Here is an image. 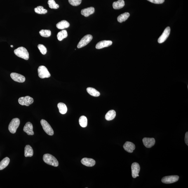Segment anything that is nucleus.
I'll return each instance as SVG.
<instances>
[{"label": "nucleus", "mask_w": 188, "mask_h": 188, "mask_svg": "<svg viewBox=\"0 0 188 188\" xmlns=\"http://www.w3.org/2000/svg\"><path fill=\"white\" fill-rule=\"evenodd\" d=\"M33 125L30 122H28L26 124L23 130L28 135H33L34 132L33 131Z\"/></svg>", "instance_id": "obj_14"}, {"label": "nucleus", "mask_w": 188, "mask_h": 188, "mask_svg": "<svg viewBox=\"0 0 188 188\" xmlns=\"http://www.w3.org/2000/svg\"><path fill=\"white\" fill-rule=\"evenodd\" d=\"M179 177L177 175L167 176L162 179V182L164 183L168 184L173 183L178 181Z\"/></svg>", "instance_id": "obj_8"}, {"label": "nucleus", "mask_w": 188, "mask_h": 188, "mask_svg": "<svg viewBox=\"0 0 188 188\" xmlns=\"http://www.w3.org/2000/svg\"><path fill=\"white\" fill-rule=\"evenodd\" d=\"M124 1L123 0H118L113 3V6L115 10H118L123 8L124 6Z\"/></svg>", "instance_id": "obj_19"}, {"label": "nucleus", "mask_w": 188, "mask_h": 188, "mask_svg": "<svg viewBox=\"0 0 188 188\" xmlns=\"http://www.w3.org/2000/svg\"><path fill=\"white\" fill-rule=\"evenodd\" d=\"M10 162V158H5L0 162V170H2L8 166Z\"/></svg>", "instance_id": "obj_24"}, {"label": "nucleus", "mask_w": 188, "mask_h": 188, "mask_svg": "<svg viewBox=\"0 0 188 188\" xmlns=\"http://www.w3.org/2000/svg\"><path fill=\"white\" fill-rule=\"evenodd\" d=\"M39 33L41 36L44 37H49L51 35V31L49 30H41Z\"/></svg>", "instance_id": "obj_29"}, {"label": "nucleus", "mask_w": 188, "mask_h": 188, "mask_svg": "<svg viewBox=\"0 0 188 188\" xmlns=\"http://www.w3.org/2000/svg\"><path fill=\"white\" fill-rule=\"evenodd\" d=\"M10 47H11V48H13V45H10Z\"/></svg>", "instance_id": "obj_35"}, {"label": "nucleus", "mask_w": 188, "mask_h": 188, "mask_svg": "<svg viewBox=\"0 0 188 188\" xmlns=\"http://www.w3.org/2000/svg\"><path fill=\"white\" fill-rule=\"evenodd\" d=\"M79 123L81 126L83 128H85L88 125V120L86 117L82 116L79 118Z\"/></svg>", "instance_id": "obj_27"}, {"label": "nucleus", "mask_w": 188, "mask_h": 188, "mask_svg": "<svg viewBox=\"0 0 188 188\" xmlns=\"http://www.w3.org/2000/svg\"><path fill=\"white\" fill-rule=\"evenodd\" d=\"M87 92L92 96L95 97H99L100 95V93L95 88L89 87L86 89Z\"/></svg>", "instance_id": "obj_22"}, {"label": "nucleus", "mask_w": 188, "mask_h": 188, "mask_svg": "<svg viewBox=\"0 0 188 188\" xmlns=\"http://www.w3.org/2000/svg\"><path fill=\"white\" fill-rule=\"evenodd\" d=\"M20 124V120L18 118H16L12 119L8 126V130L11 133L14 134L16 132Z\"/></svg>", "instance_id": "obj_3"}, {"label": "nucleus", "mask_w": 188, "mask_h": 188, "mask_svg": "<svg viewBox=\"0 0 188 188\" xmlns=\"http://www.w3.org/2000/svg\"><path fill=\"white\" fill-rule=\"evenodd\" d=\"M124 149L127 152L132 153L135 149V146L133 143L129 142H126L123 145Z\"/></svg>", "instance_id": "obj_16"}, {"label": "nucleus", "mask_w": 188, "mask_h": 188, "mask_svg": "<svg viewBox=\"0 0 188 188\" xmlns=\"http://www.w3.org/2000/svg\"><path fill=\"white\" fill-rule=\"evenodd\" d=\"M142 142L144 145L148 148H150L153 147L156 143V140L154 138H144L142 139Z\"/></svg>", "instance_id": "obj_12"}, {"label": "nucleus", "mask_w": 188, "mask_h": 188, "mask_svg": "<svg viewBox=\"0 0 188 188\" xmlns=\"http://www.w3.org/2000/svg\"><path fill=\"white\" fill-rule=\"evenodd\" d=\"M147 1L156 4H161L164 2L165 0H147Z\"/></svg>", "instance_id": "obj_33"}, {"label": "nucleus", "mask_w": 188, "mask_h": 188, "mask_svg": "<svg viewBox=\"0 0 188 188\" xmlns=\"http://www.w3.org/2000/svg\"><path fill=\"white\" fill-rule=\"evenodd\" d=\"M38 48L42 54H43V55H45V54H46L47 50L44 45L42 44H39L38 45Z\"/></svg>", "instance_id": "obj_31"}, {"label": "nucleus", "mask_w": 188, "mask_h": 188, "mask_svg": "<svg viewBox=\"0 0 188 188\" xmlns=\"http://www.w3.org/2000/svg\"><path fill=\"white\" fill-rule=\"evenodd\" d=\"M132 175L133 178L139 177V173L140 171V167L139 164L134 162L131 165Z\"/></svg>", "instance_id": "obj_10"}, {"label": "nucleus", "mask_w": 188, "mask_h": 188, "mask_svg": "<svg viewBox=\"0 0 188 188\" xmlns=\"http://www.w3.org/2000/svg\"><path fill=\"white\" fill-rule=\"evenodd\" d=\"M68 34L67 31L65 30H63L60 31L57 35V39L59 41H62L64 38L67 37Z\"/></svg>", "instance_id": "obj_26"}, {"label": "nucleus", "mask_w": 188, "mask_h": 188, "mask_svg": "<svg viewBox=\"0 0 188 188\" xmlns=\"http://www.w3.org/2000/svg\"><path fill=\"white\" fill-rule=\"evenodd\" d=\"M34 151L32 148L29 145H26L24 149V156L26 157H32Z\"/></svg>", "instance_id": "obj_20"}, {"label": "nucleus", "mask_w": 188, "mask_h": 188, "mask_svg": "<svg viewBox=\"0 0 188 188\" xmlns=\"http://www.w3.org/2000/svg\"><path fill=\"white\" fill-rule=\"evenodd\" d=\"M18 102L21 105L28 106L34 102V99L29 96H27L19 98Z\"/></svg>", "instance_id": "obj_7"}, {"label": "nucleus", "mask_w": 188, "mask_h": 188, "mask_svg": "<svg viewBox=\"0 0 188 188\" xmlns=\"http://www.w3.org/2000/svg\"><path fill=\"white\" fill-rule=\"evenodd\" d=\"M35 12L38 14H45L48 12V10L44 8L42 6H38L34 9Z\"/></svg>", "instance_id": "obj_28"}, {"label": "nucleus", "mask_w": 188, "mask_h": 188, "mask_svg": "<svg viewBox=\"0 0 188 188\" xmlns=\"http://www.w3.org/2000/svg\"><path fill=\"white\" fill-rule=\"evenodd\" d=\"M82 0H68L70 4L73 6H77L81 4Z\"/></svg>", "instance_id": "obj_32"}, {"label": "nucleus", "mask_w": 188, "mask_h": 188, "mask_svg": "<svg viewBox=\"0 0 188 188\" xmlns=\"http://www.w3.org/2000/svg\"><path fill=\"white\" fill-rule=\"evenodd\" d=\"M59 112L62 114H65L67 112V108L66 104L60 102L57 104Z\"/></svg>", "instance_id": "obj_23"}, {"label": "nucleus", "mask_w": 188, "mask_h": 188, "mask_svg": "<svg viewBox=\"0 0 188 188\" xmlns=\"http://www.w3.org/2000/svg\"><path fill=\"white\" fill-rule=\"evenodd\" d=\"M41 123L43 130L48 135H53L54 134V131L50 125L46 120H41Z\"/></svg>", "instance_id": "obj_5"}, {"label": "nucleus", "mask_w": 188, "mask_h": 188, "mask_svg": "<svg viewBox=\"0 0 188 188\" xmlns=\"http://www.w3.org/2000/svg\"><path fill=\"white\" fill-rule=\"evenodd\" d=\"M14 53L17 56L28 60L29 59V54L26 49L24 47H20L14 50Z\"/></svg>", "instance_id": "obj_2"}, {"label": "nucleus", "mask_w": 188, "mask_h": 188, "mask_svg": "<svg viewBox=\"0 0 188 188\" xmlns=\"http://www.w3.org/2000/svg\"><path fill=\"white\" fill-rule=\"evenodd\" d=\"M112 41H102L99 42L96 45L95 48L97 49H100L106 47H109L112 44Z\"/></svg>", "instance_id": "obj_13"}, {"label": "nucleus", "mask_w": 188, "mask_h": 188, "mask_svg": "<svg viewBox=\"0 0 188 188\" xmlns=\"http://www.w3.org/2000/svg\"><path fill=\"white\" fill-rule=\"evenodd\" d=\"M38 76L41 78H49L50 76V74L48 69L44 66H41L38 67Z\"/></svg>", "instance_id": "obj_4"}, {"label": "nucleus", "mask_w": 188, "mask_h": 188, "mask_svg": "<svg viewBox=\"0 0 188 188\" xmlns=\"http://www.w3.org/2000/svg\"><path fill=\"white\" fill-rule=\"evenodd\" d=\"M116 113L115 111L111 110L108 111L105 115V119L107 121H111L115 117Z\"/></svg>", "instance_id": "obj_21"}, {"label": "nucleus", "mask_w": 188, "mask_h": 188, "mask_svg": "<svg viewBox=\"0 0 188 188\" xmlns=\"http://www.w3.org/2000/svg\"><path fill=\"white\" fill-rule=\"evenodd\" d=\"M43 160L45 163L52 166L57 167L59 165L58 161L56 158L51 154H46L44 155Z\"/></svg>", "instance_id": "obj_1"}, {"label": "nucleus", "mask_w": 188, "mask_h": 188, "mask_svg": "<svg viewBox=\"0 0 188 188\" xmlns=\"http://www.w3.org/2000/svg\"><path fill=\"white\" fill-rule=\"evenodd\" d=\"M185 141L186 144L188 146V132H186L185 134Z\"/></svg>", "instance_id": "obj_34"}, {"label": "nucleus", "mask_w": 188, "mask_h": 188, "mask_svg": "<svg viewBox=\"0 0 188 188\" xmlns=\"http://www.w3.org/2000/svg\"><path fill=\"white\" fill-rule=\"evenodd\" d=\"M170 32V28L168 27L164 31L162 34L160 36L158 39V42L159 43H162L166 41L168 38Z\"/></svg>", "instance_id": "obj_9"}, {"label": "nucleus", "mask_w": 188, "mask_h": 188, "mask_svg": "<svg viewBox=\"0 0 188 188\" xmlns=\"http://www.w3.org/2000/svg\"><path fill=\"white\" fill-rule=\"evenodd\" d=\"M93 37L91 35H87L82 38L77 46L78 48H81L88 45L92 41Z\"/></svg>", "instance_id": "obj_6"}, {"label": "nucleus", "mask_w": 188, "mask_h": 188, "mask_svg": "<svg viewBox=\"0 0 188 188\" xmlns=\"http://www.w3.org/2000/svg\"><path fill=\"white\" fill-rule=\"evenodd\" d=\"M81 162L82 164L85 166L92 167L94 166L95 164V160L92 158H84L82 159Z\"/></svg>", "instance_id": "obj_15"}, {"label": "nucleus", "mask_w": 188, "mask_h": 188, "mask_svg": "<svg viewBox=\"0 0 188 188\" xmlns=\"http://www.w3.org/2000/svg\"><path fill=\"white\" fill-rule=\"evenodd\" d=\"M48 3L49 7L50 8L57 9L59 8V5L55 3V0H49L48 1Z\"/></svg>", "instance_id": "obj_30"}, {"label": "nucleus", "mask_w": 188, "mask_h": 188, "mask_svg": "<svg viewBox=\"0 0 188 188\" xmlns=\"http://www.w3.org/2000/svg\"><path fill=\"white\" fill-rule=\"evenodd\" d=\"M95 8L93 7H91L90 8L83 9L81 11L82 15L85 17H88L90 15H92L95 12Z\"/></svg>", "instance_id": "obj_17"}, {"label": "nucleus", "mask_w": 188, "mask_h": 188, "mask_svg": "<svg viewBox=\"0 0 188 188\" xmlns=\"http://www.w3.org/2000/svg\"><path fill=\"white\" fill-rule=\"evenodd\" d=\"M69 23L66 20L61 21L57 24L56 27L59 29H64L69 27Z\"/></svg>", "instance_id": "obj_18"}, {"label": "nucleus", "mask_w": 188, "mask_h": 188, "mask_svg": "<svg viewBox=\"0 0 188 188\" xmlns=\"http://www.w3.org/2000/svg\"><path fill=\"white\" fill-rule=\"evenodd\" d=\"M11 78L14 81L19 83H23L25 81V77L22 75L15 73H12L10 75Z\"/></svg>", "instance_id": "obj_11"}, {"label": "nucleus", "mask_w": 188, "mask_h": 188, "mask_svg": "<svg viewBox=\"0 0 188 188\" xmlns=\"http://www.w3.org/2000/svg\"><path fill=\"white\" fill-rule=\"evenodd\" d=\"M130 16V14L128 12H125L120 15L118 17V22L122 23L125 21Z\"/></svg>", "instance_id": "obj_25"}]
</instances>
